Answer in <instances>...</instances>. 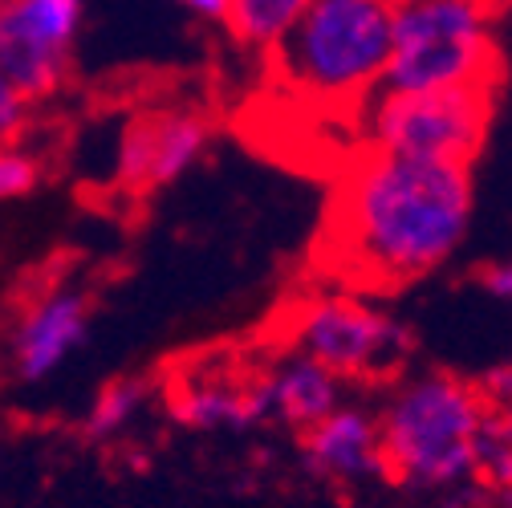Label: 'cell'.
I'll use <instances>...</instances> for the list:
<instances>
[{
	"label": "cell",
	"instance_id": "obj_1",
	"mask_svg": "<svg viewBox=\"0 0 512 508\" xmlns=\"http://www.w3.org/2000/svg\"><path fill=\"white\" fill-rule=\"evenodd\" d=\"M472 224V163L366 151L338 187L330 252L358 281L395 289L435 273Z\"/></svg>",
	"mask_w": 512,
	"mask_h": 508
},
{
	"label": "cell",
	"instance_id": "obj_2",
	"mask_svg": "<svg viewBox=\"0 0 512 508\" xmlns=\"http://www.w3.org/2000/svg\"><path fill=\"white\" fill-rule=\"evenodd\" d=\"M492 411L484 387L443 370L399 383L378 411L387 480L411 492H468Z\"/></svg>",
	"mask_w": 512,
	"mask_h": 508
},
{
	"label": "cell",
	"instance_id": "obj_3",
	"mask_svg": "<svg viewBox=\"0 0 512 508\" xmlns=\"http://www.w3.org/2000/svg\"><path fill=\"white\" fill-rule=\"evenodd\" d=\"M403 0H305L297 25L277 41L281 82L317 102L362 110L387 82Z\"/></svg>",
	"mask_w": 512,
	"mask_h": 508
},
{
	"label": "cell",
	"instance_id": "obj_4",
	"mask_svg": "<svg viewBox=\"0 0 512 508\" xmlns=\"http://www.w3.org/2000/svg\"><path fill=\"white\" fill-rule=\"evenodd\" d=\"M496 0H403L382 90L496 86Z\"/></svg>",
	"mask_w": 512,
	"mask_h": 508
},
{
	"label": "cell",
	"instance_id": "obj_5",
	"mask_svg": "<svg viewBox=\"0 0 512 508\" xmlns=\"http://www.w3.org/2000/svg\"><path fill=\"white\" fill-rule=\"evenodd\" d=\"M366 147L419 159L472 163L488 139L492 86L378 90L366 106Z\"/></svg>",
	"mask_w": 512,
	"mask_h": 508
},
{
	"label": "cell",
	"instance_id": "obj_6",
	"mask_svg": "<svg viewBox=\"0 0 512 508\" xmlns=\"http://www.w3.org/2000/svg\"><path fill=\"white\" fill-rule=\"evenodd\" d=\"M293 350L326 362L346 383H378L407 366L411 330L362 297H317L293 317Z\"/></svg>",
	"mask_w": 512,
	"mask_h": 508
},
{
	"label": "cell",
	"instance_id": "obj_7",
	"mask_svg": "<svg viewBox=\"0 0 512 508\" xmlns=\"http://www.w3.org/2000/svg\"><path fill=\"white\" fill-rule=\"evenodd\" d=\"M82 0H0V70L29 98H49L70 70Z\"/></svg>",
	"mask_w": 512,
	"mask_h": 508
},
{
	"label": "cell",
	"instance_id": "obj_8",
	"mask_svg": "<svg viewBox=\"0 0 512 508\" xmlns=\"http://www.w3.org/2000/svg\"><path fill=\"white\" fill-rule=\"evenodd\" d=\"M208 118L191 110H163L143 114L122 131L118 143V179L135 192L167 187L187 175L208 151Z\"/></svg>",
	"mask_w": 512,
	"mask_h": 508
},
{
	"label": "cell",
	"instance_id": "obj_9",
	"mask_svg": "<svg viewBox=\"0 0 512 508\" xmlns=\"http://www.w3.org/2000/svg\"><path fill=\"white\" fill-rule=\"evenodd\" d=\"M301 460L313 476L330 484H366L387 476V452H382V427L358 403H342L334 415L301 431Z\"/></svg>",
	"mask_w": 512,
	"mask_h": 508
},
{
	"label": "cell",
	"instance_id": "obj_10",
	"mask_svg": "<svg viewBox=\"0 0 512 508\" xmlns=\"http://www.w3.org/2000/svg\"><path fill=\"white\" fill-rule=\"evenodd\" d=\"M90 334V305L78 289H53L25 309L13 330V366L21 383H41Z\"/></svg>",
	"mask_w": 512,
	"mask_h": 508
},
{
	"label": "cell",
	"instance_id": "obj_11",
	"mask_svg": "<svg viewBox=\"0 0 512 508\" xmlns=\"http://www.w3.org/2000/svg\"><path fill=\"white\" fill-rule=\"evenodd\" d=\"M171 419L191 431H248L261 423H277L269 374L240 378V383H191L171 399Z\"/></svg>",
	"mask_w": 512,
	"mask_h": 508
},
{
	"label": "cell",
	"instance_id": "obj_12",
	"mask_svg": "<svg viewBox=\"0 0 512 508\" xmlns=\"http://www.w3.org/2000/svg\"><path fill=\"white\" fill-rule=\"evenodd\" d=\"M269 383H273L277 423L293 431H309L313 423H322L346 403V378L301 350H289L269 370Z\"/></svg>",
	"mask_w": 512,
	"mask_h": 508
},
{
	"label": "cell",
	"instance_id": "obj_13",
	"mask_svg": "<svg viewBox=\"0 0 512 508\" xmlns=\"http://www.w3.org/2000/svg\"><path fill=\"white\" fill-rule=\"evenodd\" d=\"M305 0H224L220 21L240 45L277 49V41L297 25Z\"/></svg>",
	"mask_w": 512,
	"mask_h": 508
},
{
	"label": "cell",
	"instance_id": "obj_14",
	"mask_svg": "<svg viewBox=\"0 0 512 508\" xmlns=\"http://www.w3.org/2000/svg\"><path fill=\"white\" fill-rule=\"evenodd\" d=\"M147 399H151V387L143 383V378H114V383H106V387L98 391V399H94L86 423H82L86 439L102 443V439L122 435L126 427H131V423L143 415Z\"/></svg>",
	"mask_w": 512,
	"mask_h": 508
},
{
	"label": "cell",
	"instance_id": "obj_15",
	"mask_svg": "<svg viewBox=\"0 0 512 508\" xmlns=\"http://www.w3.org/2000/svg\"><path fill=\"white\" fill-rule=\"evenodd\" d=\"M41 183V163L17 143H0V204L21 200Z\"/></svg>",
	"mask_w": 512,
	"mask_h": 508
},
{
	"label": "cell",
	"instance_id": "obj_16",
	"mask_svg": "<svg viewBox=\"0 0 512 508\" xmlns=\"http://www.w3.org/2000/svg\"><path fill=\"white\" fill-rule=\"evenodd\" d=\"M29 98L5 78V70H0V143H17L21 135V126L29 118Z\"/></svg>",
	"mask_w": 512,
	"mask_h": 508
},
{
	"label": "cell",
	"instance_id": "obj_17",
	"mask_svg": "<svg viewBox=\"0 0 512 508\" xmlns=\"http://www.w3.org/2000/svg\"><path fill=\"white\" fill-rule=\"evenodd\" d=\"M484 395L492 399V407H512V358H504L500 366H492L484 374Z\"/></svg>",
	"mask_w": 512,
	"mask_h": 508
},
{
	"label": "cell",
	"instance_id": "obj_18",
	"mask_svg": "<svg viewBox=\"0 0 512 508\" xmlns=\"http://www.w3.org/2000/svg\"><path fill=\"white\" fill-rule=\"evenodd\" d=\"M480 285H484V293H492L500 305H508V309H512V261L488 265V269L480 273Z\"/></svg>",
	"mask_w": 512,
	"mask_h": 508
},
{
	"label": "cell",
	"instance_id": "obj_19",
	"mask_svg": "<svg viewBox=\"0 0 512 508\" xmlns=\"http://www.w3.org/2000/svg\"><path fill=\"white\" fill-rule=\"evenodd\" d=\"M492 431H496L504 443H512V407H496V411H492Z\"/></svg>",
	"mask_w": 512,
	"mask_h": 508
},
{
	"label": "cell",
	"instance_id": "obj_20",
	"mask_svg": "<svg viewBox=\"0 0 512 508\" xmlns=\"http://www.w3.org/2000/svg\"><path fill=\"white\" fill-rule=\"evenodd\" d=\"M183 9H191V13H204V17H220L224 13V0H179Z\"/></svg>",
	"mask_w": 512,
	"mask_h": 508
}]
</instances>
